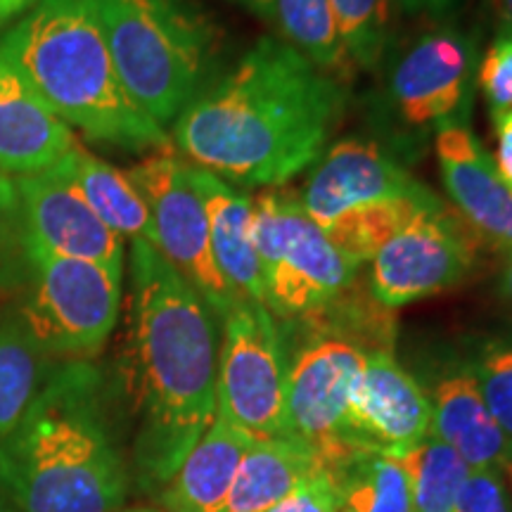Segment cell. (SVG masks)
Segmentation results:
<instances>
[{
    "label": "cell",
    "mask_w": 512,
    "mask_h": 512,
    "mask_svg": "<svg viewBox=\"0 0 512 512\" xmlns=\"http://www.w3.org/2000/svg\"><path fill=\"white\" fill-rule=\"evenodd\" d=\"M347 86L278 36H264L174 121L185 162L238 188H283L325 152Z\"/></svg>",
    "instance_id": "cell-1"
},
{
    "label": "cell",
    "mask_w": 512,
    "mask_h": 512,
    "mask_svg": "<svg viewBox=\"0 0 512 512\" xmlns=\"http://www.w3.org/2000/svg\"><path fill=\"white\" fill-rule=\"evenodd\" d=\"M216 313L150 242L131 240L128 377L138 432L133 460L162 489L216 415Z\"/></svg>",
    "instance_id": "cell-2"
},
{
    "label": "cell",
    "mask_w": 512,
    "mask_h": 512,
    "mask_svg": "<svg viewBox=\"0 0 512 512\" xmlns=\"http://www.w3.org/2000/svg\"><path fill=\"white\" fill-rule=\"evenodd\" d=\"M0 486L22 512H119L128 477L88 363L46 375L0 444Z\"/></svg>",
    "instance_id": "cell-3"
},
{
    "label": "cell",
    "mask_w": 512,
    "mask_h": 512,
    "mask_svg": "<svg viewBox=\"0 0 512 512\" xmlns=\"http://www.w3.org/2000/svg\"><path fill=\"white\" fill-rule=\"evenodd\" d=\"M8 62L69 128L124 152H164L171 136L133 102L88 0H36L0 36Z\"/></svg>",
    "instance_id": "cell-4"
},
{
    "label": "cell",
    "mask_w": 512,
    "mask_h": 512,
    "mask_svg": "<svg viewBox=\"0 0 512 512\" xmlns=\"http://www.w3.org/2000/svg\"><path fill=\"white\" fill-rule=\"evenodd\" d=\"M133 102L171 126L216 79L223 29L195 0H88Z\"/></svg>",
    "instance_id": "cell-5"
},
{
    "label": "cell",
    "mask_w": 512,
    "mask_h": 512,
    "mask_svg": "<svg viewBox=\"0 0 512 512\" xmlns=\"http://www.w3.org/2000/svg\"><path fill=\"white\" fill-rule=\"evenodd\" d=\"M254 245L266 285V309L283 318L330 309L354 287L361 268L306 214L297 190L256 192Z\"/></svg>",
    "instance_id": "cell-6"
},
{
    "label": "cell",
    "mask_w": 512,
    "mask_h": 512,
    "mask_svg": "<svg viewBox=\"0 0 512 512\" xmlns=\"http://www.w3.org/2000/svg\"><path fill=\"white\" fill-rule=\"evenodd\" d=\"M22 299L15 313L46 356H95L119 320L124 271L17 247Z\"/></svg>",
    "instance_id": "cell-7"
},
{
    "label": "cell",
    "mask_w": 512,
    "mask_h": 512,
    "mask_svg": "<svg viewBox=\"0 0 512 512\" xmlns=\"http://www.w3.org/2000/svg\"><path fill=\"white\" fill-rule=\"evenodd\" d=\"M287 358L273 313L238 302L223 316L216 415L254 439L287 437Z\"/></svg>",
    "instance_id": "cell-8"
},
{
    "label": "cell",
    "mask_w": 512,
    "mask_h": 512,
    "mask_svg": "<svg viewBox=\"0 0 512 512\" xmlns=\"http://www.w3.org/2000/svg\"><path fill=\"white\" fill-rule=\"evenodd\" d=\"M126 174L150 209L155 228L152 247L164 256L166 264L176 268L216 316H226L238 302L223 283L211 254L207 211L190 183V164L164 150L131 166Z\"/></svg>",
    "instance_id": "cell-9"
},
{
    "label": "cell",
    "mask_w": 512,
    "mask_h": 512,
    "mask_svg": "<svg viewBox=\"0 0 512 512\" xmlns=\"http://www.w3.org/2000/svg\"><path fill=\"white\" fill-rule=\"evenodd\" d=\"M477 245L472 230L458 223L444 204L413 214L370 261V294L384 309H401L451 290L472 273Z\"/></svg>",
    "instance_id": "cell-10"
},
{
    "label": "cell",
    "mask_w": 512,
    "mask_h": 512,
    "mask_svg": "<svg viewBox=\"0 0 512 512\" xmlns=\"http://www.w3.org/2000/svg\"><path fill=\"white\" fill-rule=\"evenodd\" d=\"M366 361V349L347 337L323 335L287 366V437L316 448L323 465H335L351 448L344 439L354 382Z\"/></svg>",
    "instance_id": "cell-11"
},
{
    "label": "cell",
    "mask_w": 512,
    "mask_h": 512,
    "mask_svg": "<svg viewBox=\"0 0 512 512\" xmlns=\"http://www.w3.org/2000/svg\"><path fill=\"white\" fill-rule=\"evenodd\" d=\"M12 181L8 221L17 247L93 261V264L124 271V240L100 221L72 183L53 169Z\"/></svg>",
    "instance_id": "cell-12"
},
{
    "label": "cell",
    "mask_w": 512,
    "mask_h": 512,
    "mask_svg": "<svg viewBox=\"0 0 512 512\" xmlns=\"http://www.w3.org/2000/svg\"><path fill=\"white\" fill-rule=\"evenodd\" d=\"M297 195L306 214L323 230L347 211L368 204L437 197L380 145L366 138H344L328 147L316 159Z\"/></svg>",
    "instance_id": "cell-13"
},
{
    "label": "cell",
    "mask_w": 512,
    "mask_h": 512,
    "mask_svg": "<svg viewBox=\"0 0 512 512\" xmlns=\"http://www.w3.org/2000/svg\"><path fill=\"white\" fill-rule=\"evenodd\" d=\"M432 434V399L418 380L399 366L389 349L366 351L361 373L349 396V446L392 448L411 446Z\"/></svg>",
    "instance_id": "cell-14"
},
{
    "label": "cell",
    "mask_w": 512,
    "mask_h": 512,
    "mask_svg": "<svg viewBox=\"0 0 512 512\" xmlns=\"http://www.w3.org/2000/svg\"><path fill=\"white\" fill-rule=\"evenodd\" d=\"M475 50L463 34L437 29L422 34L394 62L389 95L408 126L456 121L465 107Z\"/></svg>",
    "instance_id": "cell-15"
},
{
    "label": "cell",
    "mask_w": 512,
    "mask_h": 512,
    "mask_svg": "<svg viewBox=\"0 0 512 512\" xmlns=\"http://www.w3.org/2000/svg\"><path fill=\"white\" fill-rule=\"evenodd\" d=\"M434 150L448 197L472 235L494 249H512V192L475 133L460 121H448L437 131Z\"/></svg>",
    "instance_id": "cell-16"
},
{
    "label": "cell",
    "mask_w": 512,
    "mask_h": 512,
    "mask_svg": "<svg viewBox=\"0 0 512 512\" xmlns=\"http://www.w3.org/2000/svg\"><path fill=\"white\" fill-rule=\"evenodd\" d=\"M190 183L202 197L209 221L211 254L235 302L266 306V285L254 245V197L190 164Z\"/></svg>",
    "instance_id": "cell-17"
},
{
    "label": "cell",
    "mask_w": 512,
    "mask_h": 512,
    "mask_svg": "<svg viewBox=\"0 0 512 512\" xmlns=\"http://www.w3.org/2000/svg\"><path fill=\"white\" fill-rule=\"evenodd\" d=\"M74 147L72 128L0 60V171L12 178L43 174Z\"/></svg>",
    "instance_id": "cell-18"
},
{
    "label": "cell",
    "mask_w": 512,
    "mask_h": 512,
    "mask_svg": "<svg viewBox=\"0 0 512 512\" xmlns=\"http://www.w3.org/2000/svg\"><path fill=\"white\" fill-rule=\"evenodd\" d=\"M432 434L470 470H496L512 486V441L489 413L470 368L446 375L432 392Z\"/></svg>",
    "instance_id": "cell-19"
},
{
    "label": "cell",
    "mask_w": 512,
    "mask_h": 512,
    "mask_svg": "<svg viewBox=\"0 0 512 512\" xmlns=\"http://www.w3.org/2000/svg\"><path fill=\"white\" fill-rule=\"evenodd\" d=\"M252 444V434L214 415L207 432L162 486L164 512H219Z\"/></svg>",
    "instance_id": "cell-20"
},
{
    "label": "cell",
    "mask_w": 512,
    "mask_h": 512,
    "mask_svg": "<svg viewBox=\"0 0 512 512\" xmlns=\"http://www.w3.org/2000/svg\"><path fill=\"white\" fill-rule=\"evenodd\" d=\"M57 176L72 183L100 221L121 240L155 242V228L145 197L126 171L76 145L53 166Z\"/></svg>",
    "instance_id": "cell-21"
},
{
    "label": "cell",
    "mask_w": 512,
    "mask_h": 512,
    "mask_svg": "<svg viewBox=\"0 0 512 512\" xmlns=\"http://www.w3.org/2000/svg\"><path fill=\"white\" fill-rule=\"evenodd\" d=\"M320 465L316 448L299 439H254L219 512H268Z\"/></svg>",
    "instance_id": "cell-22"
},
{
    "label": "cell",
    "mask_w": 512,
    "mask_h": 512,
    "mask_svg": "<svg viewBox=\"0 0 512 512\" xmlns=\"http://www.w3.org/2000/svg\"><path fill=\"white\" fill-rule=\"evenodd\" d=\"M268 22L278 29L280 41L347 83L354 62L344 48L330 0H273Z\"/></svg>",
    "instance_id": "cell-23"
},
{
    "label": "cell",
    "mask_w": 512,
    "mask_h": 512,
    "mask_svg": "<svg viewBox=\"0 0 512 512\" xmlns=\"http://www.w3.org/2000/svg\"><path fill=\"white\" fill-rule=\"evenodd\" d=\"M325 467L335 472L342 486V512H413L406 472L380 448L356 446Z\"/></svg>",
    "instance_id": "cell-24"
},
{
    "label": "cell",
    "mask_w": 512,
    "mask_h": 512,
    "mask_svg": "<svg viewBox=\"0 0 512 512\" xmlns=\"http://www.w3.org/2000/svg\"><path fill=\"white\" fill-rule=\"evenodd\" d=\"M46 380V354L15 309H0V444L15 430Z\"/></svg>",
    "instance_id": "cell-25"
},
{
    "label": "cell",
    "mask_w": 512,
    "mask_h": 512,
    "mask_svg": "<svg viewBox=\"0 0 512 512\" xmlns=\"http://www.w3.org/2000/svg\"><path fill=\"white\" fill-rule=\"evenodd\" d=\"M389 453L411 486L413 512H451L458 491L470 475L463 458L434 434L415 441L411 446L392 448Z\"/></svg>",
    "instance_id": "cell-26"
},
{
    "label": "cell",
    "mask_w": 512,
    "mask_h": 512,
    "mask_svg": "<svg viewBox=\"0 0 512 512\" xmlns=\"http://www.w3.org/2000/svg\"><path fill=\"white\" fill-rule=\"evenodd\" d=\"M439 202V197H434V200H389L368 204V207L347 211L342 219L325 228V235L354 264H370L384 242L392 240L396 230L413 219L415 211Z\"/></svg>",
    "instance_id": "cell-27"
},
{
    "label": "cell",
    "mask_w": 512,
    "mask_h": 512,
    "mask_svg": "<svg viewBox=\"0 0 512 512\" xmlns=\"http://www.w3.org/2000/svg\"><path fill=\"white\" fill-rule=\"evenodd\" d=\"M344 48L358 69H375L392 46L401 0H330Z\"/></svg>",
    "instance_id": "cell-28"
},
{
    "label": "cell",
    "mask_w": 512,
    "mask_h": 512,
    "mask_svg": "<svg viewBox=\"0 0 512 512\" xmlns=\"http://www.w3.org/2000/svg\"><path fill=\"white\" fill-rule=\"evenodd\" d=\"M470 373L489 413L512 441V337H494L484 342Z\"/></svg>",
    "instance_id": "cell-29"
},
{
    "label": "cell",
    "mask_w": 512,
    "mask_h": 512,
    "mask_svg": "<svg viewBox=\"0 0 512 512\" xmlns=\"http://www.w3.org/2000/svg\"><path fill=\"white\" fill-rule=\"evenodd\" d=\"M344 498L335 472L320 465L268 512H342Z\"/></svg>",
    "instance_id": "cell-30"
},
{
    "label": "cell",
    "mask_w": 512,
    "mask_h": 512,
    "mask_svg": "<svg viewBox=\"0 0 512 512\" xmlns=\"http://www.w3.org/2000/svg\"><path fill=\"white\" fill-rule=\"evenodd\" d=\"M479 88L491 112L512 110V36L501 34L484 53L479 64Z\"/></svg>",
    "instance_id": "cell-31"
},
{
    "label": "cell",
    "mask_w": 512,
    "mask_h": 512,
    "mask_svg": "<svg viewBox=\"0 0 512 512\" xmlns=\"http://www.w3.org/2000/svg\"><path fill=\"white\" fill-rule=\"evenodd\" d=\"M451 512H512V486L496 470H470Z\"/></svg>",
    "instance_id": "cell-32"
},
{
    "label": "cell",
    "mask_w": 512,
    "mask_h": 512,
    "mask_svg": "<svg viewBox=\"0 0 512 512\" xmlns=\"http://www.w3.org/2000/svg\"><path fill=\"white\" fill-rule=\"evenodd\" d=\"M491 121H494L496 138V155L491 159H494L505 188L512 192V110L491 112Z\"/></svg>",
    "instance_id": "cell-33"
},
{
    "label": "cell",
    "mask_w": 512,
    "mask_h": 512,
    "mask_svg": "<svg viewBox=\"0 0 512 512\" xmlns=\"http://www.w3.org/2000/svg\"><path fill=\"white\" fill-rule=\"evenodd\" d=\"M458 0H401V10L408 12H432V15H441Z\"/></svg>",
    "instance_id": "cell-34"
},
{
    "label": "cell",
    "mask_w": 512,
    "mask_h": 512,
    "mask_svg": "<svg viewBox=\"0 0 512 512\" xmlns=\"http://www.w3.org/2000/svg\"><path fill=\"white\" fill-rule=\"evenodd\" d=\"M36 0H0V24H8L10 19L24 15Z\"/></svg>",
    "instance_id": "cell-35"
},
{
    "label": "cell",
    "mask_w": 512,
    "mask_h": 512,
    "mask_svg": "<svg viewBox=\"0 0 512 512\" xmlns=\"http://www.w3.org/2000/svg\"><path fill=\"white\" fill-rule=\"evenodd\" d=\"M501 294L505 302L512 306V249L505 252L503 271H501Z\"/></svg>",
    "instance_id": "cell-36"
},
{
    "label": "cell",
    "mask_w": 512,
    "mask_h": 512,
    "mask_svg": "<svg viewBox=\"0 0 512 512\" xmlns=\"http://www.w3.org/2000/svg\"><path fill=\"white\" fill-rule=\"evenodd\" d=\"M230 3H238L242 8L254 12L256 17H271V8H273V0H230Z\"/></svg>",
    "instance_id": "cell-37"
},
{
    "label": "cell",
    "mask_w": 512,
    "mask_h": 512,
    "mask_svg": "<svg viewBox=\"0 0 512 512\" xmlns=\"http://www.w3.org/2000/svg\"><path fill=\"white\" fill-rule=\"evenodd\" d=\"M496 15L501 19V34L512 36V0H494Z\"/></svg>",
    "instance_id": "cell-38"
},
{
    "label": "cell",
    "mask_w": 512,
    "mask_h": 512,
    "mask_svg": "<svg viewBox=\"0 0 512 512\" xmlns=\"http://www.w3.org/2000/svg\"><path fill=\"white\" fill-rule=\"evenodd\" d=\"M12 204V181L0 171V219H3L5 211L10 209Z\"/></svg>",
    "instance_id": "cell-39"
},
{
    "label": "cell",
    "mask_w": 512,
    "mask_h": 512,
    "mask_svg": "<svg viewBox=\"0 0 512 512\" xmlns=\"http://www.w3.org/2000/svg\"><path fill=\"white\" fill-rule=\"evenodd\" d=\"M119 512H164V510H155V508H133V510H119Z\"/></svg>",
    "instance_id": "cell-40"
},
{
    "label": "cell",
    "mask_w": 512,
    "mask_h": 512,
    "mask_svg": "<svg viewBox=\"0 0 512 512\" xmlns=\"http://www.w3.org/2000/svg\"><path fill=\"white\" fill-rule=\"evenodd\" d=\"M0 512H10V510H5V508H3V505H0Z\"/></svg>",
    "instance_id": "cell-41"
}]
</instances>
